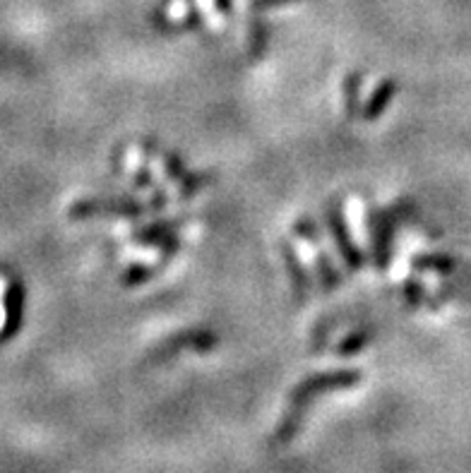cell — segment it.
<instances>
[{
	"label": "cell",
	"instance_id": "1",
	"mask_svg": "<svg viewBox=\"0 0 471 473\" xmlns=\"http://www.w3.org/2000/svg\"><path fill=\"white\" fill-rule=\"evenodd\" d=\"M361 377L363 375L358 370H330V373H315V375L306 377L289 394V406H286V413L272 442L276 447H282L289 440H293V435L299 433V428H301L303 411H306L310 399H315V397L325 392L351 389V387H356L361 382Z\"/></svg>",
	"mask_w": 471,
	"mask_h": 473
},
{
	"label": "cell",
	"instance_id": "2",
	"mask_svg": "<svg viewBox=\"0 0 471 473\" xmlns=\"http://www.w3.org/2000/svg\"><path fill=\"white\" fill-rule=\"evenodd\" d=\"M142 204L131 200H80L70 207V219L92 217H140Z\"/></svg>",
	"mask_w": 471,
	"mask_h": 473
},
{
	"label": "cell",
	"instance_id": "3",
	"mask_svg": "<svg viewBox=\"0 0 471 473\" xmlns=\"http://www.w3.org/2000/svg\"><path fill=\"white\" fill-rule=\"evenodd\" d=\"M217 344H220L217 334H212L207 329H196V332L176 334V337L166 339L164 344L156 346L155 361H166V358L180 351H212Z\"/></svg>",
	"mask_w": 471,
	"mask_h": 473
},
{
	"label": "cell",
	"instance_id": "4",
	"mask_svg": "<svg viewBox=\"0 0 471 473\" xmlns=\"http://www.w3.org/2000/svg\"><path fill=\"white\" fill-rule=\"evenodd\" d=\"M397 94V82L392 80V77H385V80L373 89V94L366 101V108H363V121L373 123L380 118L385 108L392 104V99Z\"/></svg>",
	"mask_w": 471,
	"mask_h": 473
},
{
	"label": "cell",
	"instance_id": "5",
	"mask_svg": "<svg viewBox=\"0 0 471 473\" xmlns=\"http://www.w3.org/2000/svg\"><path fill=\"white\" fill-rule=\"evenodd\" d=\"M330 228H332V238L337 243V250H339V255L344 257V262L351 267V269H358V267L363 265V255L358 253V248L354 245V241L349 238V233L347 228L341 226L339 217L337 214H330Z\"/></svg>",
	"mask_w": 471,
	"mask_h": 473
},
{
	"label": "cell",
	"instance_id": "6",
	"mask_svg": "<svg viewBox=\"0 0 471 473\" xmlns=\"http://www.w3.org/2000/svg\"><path fill=\"white\" fill-rule=\"evenodd\" d=\"M373 250H375V265L385 267L387 265V255H390V241H392V224L387 214L378 212L373 217Z\"/></svg>",
	"mask_w": 471,
	"mask_h": 473
},
{
	"label": "cell",
	"instance_id": "7",
	"mask_svg": "<svg viewBox=\"0 0 471 473\" xmlns=\"http://www.w3.org/2000/svg\"><path fill=\"white\" fill-rule=\"evenodd\" d=\"M414 269H428V272H440L445 274L450 269H455L457 260L455 257H447V255H419L414 257Z\"/></svg>",
	"mask_w": 471,
	"mask_h": 473
},
{
	"label": "cell",
	"instance_id": "8",
	"mask_svg": "<svg viewBox=\"0 0 471 473\" xmlns=\"http://www.w3.org/2000/svg\"><path fill=\"white\" fill-rule=\"evenodd\" d=\"M171 231H173V224H152L135 231L132 238L140 243H147V245H162L166 238H171Z\"/></svg>",
	"mask_w": 471,
	"mask_h": 473
},
{
	"label": "cell",
	"instance_id": "9",
	"mask_svg": "<svg viewBox=\"0 0 471 473\" xmlns=\"http://www.w3.org/2000/svg\"><path fill=\"white\" fill-rule=\"evenodd\" d=\"M371 339H373V329H361V332H354V334H349L344 341H339L337 353H339V356H354V353L361 351V349H363Z\"/></svg>",
	"mask_w": 471,
	"mask_h": 473
},
{
	"label": "cell",
	"instance_id": "10",
	"mask_svg": "<svg viewBox=\"0 0 471 473\" xmlns=\"http://www.w3.org/2000/svg\"><path fill=\"white\" fill-rule=\"evenodd\" d=\"M358 87H361V75L358 73L347 75V82H344V108H347V116H349V118L356 113Z\"/></svg>",
	"mask_w": 471,
	"mask_h": 473
},
{
	"label": "cell",
	"instance_id": "11",
	"mask_svg": "<svg viewBox=\"0 0 471 473\" xmlns=\"http://www.w3.org/2000/svg\"><path fill=\"white\" fill-rule=\"evenodd\" d=\"M284 257H286V262H289V269H291V279H293V284H296L299 298H303V293H306V286H308V279H306V274L301 272L299 262H296V260H291V250H284Z\"/></svg>",
	"mask_w": 471,
	"mask_h": 473
},
{
	"label": "cell",
	"instance_id": "12",
	"mask_svg": "<svg viewBox=\"0 0 471 473\" xmlns=\"http://www.w3.org/2000/svg\"><path fill=\"white\" fill-rule=\"evenodd\" d=\"M155 269H149V267H132L131 272L123 277V286H138V284H145L155 277Z\"/></svg>",
	"mask_w": 471,
	"mask_h": 473
},
{
	"label": "cell",
	"instance_id": "13",
	"mask_svg": "<svg viewBox=\"0 0 471 473\" xmlns=\"http://www.w3.org/2000/svg\"><path fill=\"white\" fill-rule=\"evenodd\" d=\"M404 296H406V301H409L411 305H419V303H421V298H423L421 286H419L416 281H409V284L404 286Z\"/></svg>",
	"mask_w": 471,
	"mask_h": 473
},
{
	"label": "cell",
	"instance_id": "14",
	"mask_svg": "<svg viewBox=\"0 0 471 473\" xmlns=\"http://www.w3.org/2000/svg\"><path fill=\"white\" fill-rule=\"evenodd\" d=\"M286 3H296V0H251L252 10H267V8H279Z\"/></svg>",
	"mask_w": 471,
	"mask_h": 473
},
{
	"label": "cell",
	"instance_id": "15",
	"mask_svg": "<svg viewBox=\"0 0 471 473\" xmlns=\"http://www.w3.org/2000/svg\"><path fill=\"white\" fill-rule=\"evenodd\" d=\"M217 8H220L221 15H228L234 10V3L231 0H217Z\"/></svg>",
	"mask_w": 471,
	"mask_h": 473
}]
</instances>
